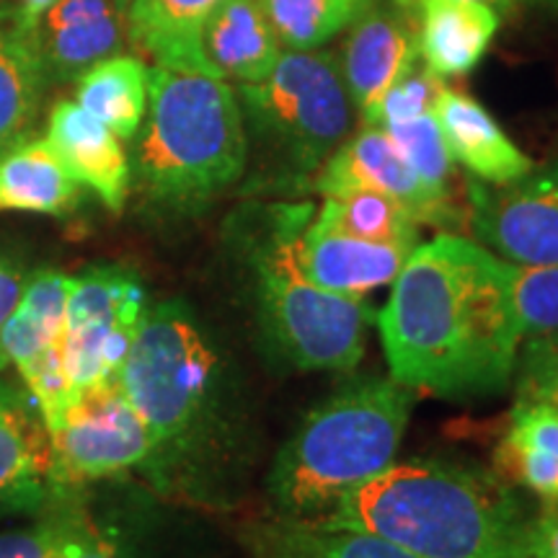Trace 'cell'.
I'll list each match as a JSON object with an SVG mask.
<instances>
[{
    "mask_svg": "<svg viewBox=\"0 0 558 558\" xmlns=\"http://www.w3.org/2000/svg\"><path fill=\"white\" fill-rule=\"evenodd\" d=\"M73 282L75 277L58 269L32 271L3 329V352L9 365H19L62 339Z\"/></svg>",
    "mask_w": 558,
    "mask_h": 558,
    "instance_id": "26",
    "label": "cell"
},
{
    "mask_svg": "<svg viewBox=\"0 0 558 558\" xmlns=\"http://www.w3.org/2000/svg\"><path fill=\"white\" fill-rule=\"evenodd\" d=\"M148 120L132 173L156 205H205L246 171L248 135L235 88L199 73L150 68Z\"/></svg>",
    "mask_w": 558,
    "mask_h": 558,
    "instance_id": "3",
    "label": "cell"
},
{
    "mask_svg": "<svg viewBox=\"0 0 558 558\" xmlns=\"http://www.w3.org/2000/svg\"><path fill=\"white\" fill-rule=\"evenodd\" d=\"M499 465L543 501H558V409L518 399L499 448Z\"/></svg>",
    "mask_w": 558,
    "mask_h": 558,
    "instance_id": "23",
    "label": "cell"
},
{
    "mask_svg": "<svg viewBox=\"0 0 558 558\" xmlns=\"http://www.w3.org/2000/svg\"><path fill=\"white\" fill-rule=\"evenodd\" d=\"M202 50L220 81L259 83L275 70L282 45L262 0H222L202 32Z\"/></svg>",
    "mask_w": 558,
    "mask_h": 558,
    "instance_id": "20",
    "label": "cell"
},
{
    "mask_svg": "<svg viewBox=\"0 0 558 558\" xmlns=\"http://www.w3.org/2000/svg\"><path fill=\"white\" fill-rule=\"evenodd\" d=\"M50 437L52 478L60 494L130 471L156 456L148 424L117 378L78 390Z\"/></svg>",
    "mask_w": 558,
    "mask_h": 558,
    "instance_id": "9",
    "label": "cell"
},
{
    "mask_svg": "<svg viewBox=\"0 0 558 558\" xmlns=\"http://www.w3.org/2000/svg\"><path fill=\"white\" fill-rule=\"evenodd\" d=\"M375 0H262L279 45L288 50H324L344 34Z\"/></svg>",
    "mask_w": 558,
    "mask_h": 558,
    "instance_id": "28",
    "label": "cell"
},
{
    "mask_svg": "<svg viewBox=\"0 0 558 558\" xmlns=\"http://www.w3.org/2000/svg\"><path fill=\"white\" fill-rule=\"evenodd\" d=\"M518 399L558 409V331L522 339L518 354Z\"/></svg>",
    "mask_w": 558,
    "mask_h": 558,
    "instance_id": "34",
    "label": "cell"
},
{
    "mask_svg": "<svg viewBox=\"0 0 558 558\" xmlns=\"http://www.w3.org/2000/svg\"><path fill=\"white\" fill-rule=\"evenodd\" d=\"M0 558H117L83 520L52 518L0 533Z\"/></svg>",
    "mask_w": 558,
    "mask_h": 558,
    "instance_id": "29",
    "label": "cell"
},
{
    "mask_svg": "<svg viewBox=\"0 0 558 558\" xmlns=\"http://www.w3.org/2000/svg\"><path fill=\"white\" fill-rule=\"evenodd\" d=\"M47 143L70 177L107 205L111 213H122L130 194L132 166L122 140L90 117L78 101L62 99L52 107L47 120Z\"/></svg>",
    "mask_w": 558,
    "mask_h": 558,
    "instance_id": "15",
    "label": "cell"
},
{
    "mask_svg": "<svg viewBox=\"0 0 558 558\" xmlns=\"http://www.w3.org/2000/svg\"><path fill=\"white\" fill-rule=\"evenodd\" d=\"M469 222L499 259L558 267V160L509 184L469 179Z\"/></svg>",
    "mask_w": 558,
    "mask_h": 558,
    "instance_id": "10",
    "label": "cell"
},
{
    "mask_svg": "<svg viewBox=\"0 0 558 558\" xmlns=\"http://www.w3.org/2000/svg\"><path fill=\"white\" fill-rule=\"evenodd\" d=\"M60 492L52 437L26 388L0 380V514L41 512Z\"/></svg>",
    "mask_w": 558,
    "mask_h": 558,
    "instance_id": "13",
    "label": "cell"
},
{
    "mask_svg": "<svg viewBox=\"0 0 558 558\" xmlns=\"http://www.w3.org/2000/svg\"><path fill=\"white\" fill-rule=\"evenodd\" d=\"M54 3V0H21V9H24V13L26 16H32V19H39L41 13H45L47 9H50V5Z\"/></svg>",
    "mask_w": 558,
    "mask_h": 558,
    "instance_id": "38",
    "label": "cell"
},
{
    "mask_svg": "<svg viewBox=\"0 0 558 558\" xmlns=\"http://www.w3.org/2000/svg\"><path fill=\"white\" fill-rule=\"evenodd\" d=\"M150 68L137 54H111L78 78L75 101L120 140H132L148 111Z\"/></svg>",
    "mask_w": 558,
    "mask_h": 558,
    "instance_id": "25",
    "label": "cell"
},
{
    "mask_svg": "<svg viewBox=\"0 0 558 558\" xmlns=\"http://www.w3.org/2000/svg\"><path fill=\"white\" fill-rule=\"evenodd\" d=\"M337 62L352 107L365 120L383 94L418 65L416 16L393 0H375L347 29Z\"/></svg>",
    "mask_w": 558,
    "mask_h": 558,
    "instance_id": "12",
    "label": "cell"
},
{
    "mask_svg": "<svg viewBox=\"0 0 558 558\" xmlns=\"http://www.w3.org/2000/svg\"><path fill=\"white\" fill-rule=\"evenodd\" d=\"M311 186L324 197L344 190L383 192L407 205L418 226L427 222V226L448 228L458 220L456 207L439 202L422 184V179L411 169L403 153L396 148L388 132L383 128H369V124L357 135L347 137L326 158Z\"/></svg>",
    "mask_w": 558,
    "mask_h": 558,
    "instance_id": "11",
    "label": "cell"
},
{
    "mask_svg": "<svg viewBox=\"0 0 558 558\" xmlns=\"http://www.w3.org/2000/svg\"><path fill=\"white\" fill-rule=\"evenodd\" d=\"M414 393L399 380H369L331 396L303 418L269 473L279 518L316 520L341 494L393 463Z\"/></svg>",
    "mask_w": 558,
    "mask_h": 558,
    "instance_id": "4",
    "label": "cell"
},
{
    "mask_svg": "<svg viewBox=\"0 0 558 558\" xmlns=\"http://www.w3.org/2000/svg\"><path fill=\"white\" fill-rule=\"evenodd\" d=\"M47 83L37 19L21 5H0V153L32 130Z\"/></svg>",
    "mask_w": 558,
    "mask_h": 558,
    "instance_id": "18",
    "label": "cell"
},
{
    "mask_svg": "<svg viewBox=\"0 0 558 558\" xmlns=\"http://www.w3.org/2000/svg\"><path fill=\"white\" fill-rule=\"evenodd\" d=\"M243 122L275 163L277 179L303 184L349 137L354 109L337 54L288 50L259 83L235 88Z\"/></svg>",
    "mask_w": 558,
    "mask_h": 558,
    "instance_id": "6",
    "label": "cell"
},
{
    "mask_svg": "<svg viewBox=\"0 0 558 558\" xmlns=\"http://www.w3.org/2000/svg\"><path fill=\"white\" fill-rule=\"evenodd\" d=\"M130 0H54L37 19L41 60L52 81H78L130 41Z\"/></svg>",
    "mask_w": 558,
    "mask_h": 558,
    "instance_id": "14",
    "label": "cell"
},
{
    "mask_svg": "<svg viewBox=\"0 0 558 558\" xmlns=\"http://www.w3.org/2000/svg\"><path fill=\"white\" fill-rule=\"evenodd\" d=\"M318 228L360 241L418 246V220L407 205L373 190H344L324 197L313 218Z\"/></svg>",
    "mask_w": 558,
    "mask_h": 558,
    "instance_id": "27",
    "label": "cell"
},
{
    "mask_svg": "<svg viewBox=\"0 0 558 558\" xmlns=\"http://www.w3.org/2000/svg\"><path fill=\"white\" fill-rule=\"evenodd\" d=\"M145 311L148 295L124 267L104 264L75 277L62 333V357L75 393L120 375Z\"/></svg>",
    "mask_w": 558,
    "mask_h": 558,
    "instance_id": "8",
    "label": "cell"
},
{
    "mask_svg": "<svg viewBox=\"0 0 558 558\" xmlns=\"http://www.w3.org/2000/svg\"><path fill=\"white\" fill-rule=\"evenodd\" d=\"M414 16L418 58L439 78L471 73L499 29V11L478 0H422Z\"/></svg>",
    "mask_w": 558,
    "mask_h": 558,
    "instance_id": "19",
    "label": "cell"
},
{
    "mask_svg": "<svg viewBox=\"0 0 558 558\" xmlns=\"http://www.w3.org/2000/svg\"><path fill=\"white\" fill-rule=\"evenodd\" d=\"M248 546L256 558H418L380 535L290 518L251 527Z\"/></svg>",
    "mask_w": 558,
    "mask_h": 558,
    "instance_id": "24",
    "label": "cell"
},
{
    "mask_svg": "<svg viewBox=\"0 0 558 558\" xmlns=\"http://www.w3.org/2000/svg\"><path fill=\"white\" fill-rule=\"evenodd\" d=\"M303 522L380 535L418 558H530V522L514 494L439 460L390 463Z\"/></svg>",
    "mask_w": 558,
    "mask_h": 558,
    "instance_id": "2",
    "label": "cell"
},
{
    "mask_svg": "<svg viewBox=\"0 0 558 558\" xmlns=\"http://www.w3.org/2000/svg\"><path fill=\"white\" fill-rule=\"evenodd\" d=\"M316 218L311 202L259 209L248 241L262 329L303 369H352L365 352L375 311L362 298L316 288L298 264V243Z\"/></svg>",
    "mask_w": 558,
    "mask_h": 558,
    "instance_id": "5",
    "label": "cell"
},
{
    "mask_svg": "<svg viewBox=\"0 0 558 558\" xmlns=\"http://www.w3.org/2000/svg\"><path fill=\"white\" fill-rule=\"evenodd\" d=\"M435 117L448 140L452 160H458L473 179L484 184H509L535 169L533 160L469 94L445 86Z\"/></svg>",
    "mask_w": 558,
    "mask_h": 558,
    "instance_id": "17",
    "label": "cell"
},
{
    "mask_svg": "<svg viewBox=\"0 0 558 558\" xmlns=\"http://www.w3.org/2000/svg\"><path fill=\"white\" fill-rule=\"evenodd\" d=\"M411 251L331 233L311 222L298 243V264L316 288L341 298H365L399 277Z\"/></svg>",
    "mask_w": 558,
    "mask_h": 558,
    "instance_id": "16",
    "label": "cell"
},
{
    "mask_svg": "<svg viewBox=\"0 0 558 558\" xmlns=\"http://www.w3.org/2000/svg\"><path fill=\"white\" fill-rule=\"evenodd\" d=\"M396 5H401V9H407L411 13H416V5L422 3V0H393ZM478 3H486L492 5L494 11H512V9H520V5H533V3H550V0H478Z\"/></svg>",
    "mask_w": 558,
    "mask_h": 558,
    "instance_id": "37",
    "label": "cell"
},
{
    "mask_svg": "<svg viewBox=\"0 0 558 558\" xmlns=\"http://www.w3.org/2000/svg\"><path fill=\"white\" fill-rule=\"evenodd\" d=\"M81 202V184L70 177L47 140H19L0 153V215L32 213L65 218Z\"/></svg>",
    "mask_w": 558,
    "mask_h": 558,
    "instance_id": "22",
    "label": "cell"
},
{
    "mask_svg": "<svg viewBox=\"0 0 558 558\" xmlns=\"http://www.w3.org/2000/svg\"><path fill=\"white\" fill-rule=\"evenodd\" d=\"M16 369L21 380H24V388L37 401L41 418L47 424V432L52 435L60 427L62 416H65L68 407L75 399L73 380H70L65 357H62V339L47 349H41L34 357L19 362Z\"/></svg>",
    "mask_w": 558,
    "mask_h": 558,
    "instance_id": "31",
    "label": "cell"
},
{
    "mask_svg": "<svg viewBox=\"0 0 558 558\" xmlns=\"http://www.w3.org/2000/svg\"><path fill=\"white\" fill-rule=\"evenodd\" d=\"M403 153L409 166L422 179V184L435 194L439 202L452 205L450 179H452V153L442 135L435 114H422L416 120L383 128Z\"/></svg>",
    "mask_w": 558,
    "mask_h": 558,
    "instance_id": "30",
    "label": "cell"
},
{
    "mask_svg": "<svg viewBox=\"0 0 558 558\" xmlns=\"http://www.w3.org/2000/svg\"><path fill=\"white\" fill-rule=\"evenodd\" d=\"M215 367L213 344L181 300L148 305L117 380L148 424L156 452L190 437L205 416Z\"/></svg>",
    "mask_w": 558,
    "mask_h": 558,
    "instance_id": "7",
    "label": "cell"
},
{
    "mask_svg": "<svg viewBox=\"0 0 558 558\" xmlns=\"http://www.w3.org/2000/svg\"><path fill=\"white\" fill-rule=\"evenodd\" d=\"M29 275L32 269L21 267L16 262H0V369L9 367V360H5L3 352V329L9 324L13 308H16Z\"/></svg>",
    "mask_w": 558,
    "mask_h": 558,
    "instance_id": "35",
    "label": "cell"
},
{
    "mask_svg": "<svg viewBox=\"0 0 558 558\" xmlns=\"http://www.w3.org/2000/svg\"><path fill=\"white\" fill-rule=\"evenodd\" d=\"M220 3L222 0H130V45L153 58L156 68L213 75L202 50V32Z\"/></svg>",
    "mask_w": 558,
    "mask_h": 558,
    "instance_id": "21",
    "label": "cell"
},
{
    "mask_svg": "<svg viewBox=\"0 0 558 558\" xmlns=\"http://www.w3.org/2000/svg\"><path fill=\"white\" fill-rule=\"evenodd\" d=\"M509 279L525 339L558 331V267L509 262Z\"/></svg>",
    "mask_w": 558,
    "mask_h": 558,
    "instance_id": "32",
    "label": "cell"
},
{
    "mask_svg": "<svg viewBox=\"0 0 558 558\" xmlns=\"http://www.w3.org/2000/svg\"><path fill=\"white\" fill-rule=\"evenodd\" d=\"M445 90V78L432 73L429 68H411L403 78L390 86L375 109L365 117L369 128H390L416 120L422 114H435L439 96Z\"/></svg>",
    "mask_w": 558,
    "mask_h": 558,
    "instance_id": "33",
    "label": "cell"
},
{
    "mask_svg": "<svg viewBox=\"0 0 558 558\" xmlns=\"http://www.w3.org/2000/svg\"><path fill=\"white\" fill-rule=\"evenodd\" d=\"M527 556L558 558V501H548L546 512L535 522H530Z\"/></svg>",
    "mask_w": 558,
    "mask_h": 558,
    "instance_id": "36",
    "label": "cell"
},
{
    "mask_svg": "<svg viewBox=\"0 0 558 558\" xmlns=\"http://www.w3.org/2000/svg\"><path fill=\"white\" fill-rule=\"evenodd\" d=\"M378 326L393 380L442 399L505 388L525 339L509 262L452 233L411 251Z\"/></svg>",
    "mask_w": 558,
    "mask_h": 558,
    "instance_id": "1",
    "label": "cell"
}]
</instances>
